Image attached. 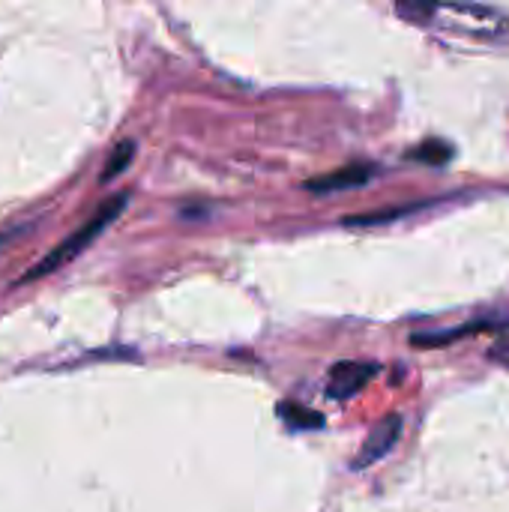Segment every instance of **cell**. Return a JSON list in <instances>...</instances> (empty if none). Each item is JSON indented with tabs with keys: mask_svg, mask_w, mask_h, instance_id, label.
Instances as JSON below:
<instances>
[{
	"mask_svg": "<svg viewBox=\"0 0 509 512\" xmlns=\"http://www.w3.org/2000/svg\"><path fill=\"white\" fill-rule=\"evenodd\" d=\"M489 357H492L495 363H501V366H507L509 369V336L507 339H501V342L492 348V354H489Z\"/></svg>",
	"mask_w": 509,
	"mask_h": 512,
	"instance_id": "30bf717a",
	"label": "cell"
},
{
	"mask_svg": "<svg viewBox=\"0 0 509 512\" xmlns=\"http://www.w3.org/2000/svg\"><path fill=\"white\" fill-rule=\"evenodd\" d=\"M126 204H129V195H114V198H108L96 213H93V219L78 231V234H69L57 249H51L30 273H24L21 276V282H33V279H39V276H45V273H54V270H60L66 261H72L75 255H81L93 240H99V234L126 210Z\"/></svg>",
	"mask_w": 509,
	"mask_h": 512,
	"instance_id": "6da1fadb",
	"label": "cell"
},
{
	"mask_svg": "<svg viewBox=\"0 0 509 512\" xmlns=\"http://www.w3.org/2000/svg\"><path fill=\"white\" fill-rule=\"evenodd\" d=\"M396 12H399V15H405V18L423 21V18L435 15V12H438V6H432V3H399V6H396Z\"/></svg>",
	"mask_w": 509,
	"mask_h": 512,
	"instance_id": "9c48e42d",
	"label": "cell"
},
{
	"mask_svg": "<svg viewBox=\"0 0 509 512\" xmlns=\"http://www.w3.org/2000/svg\"><path fill=\"white\" fill-rule=\"evenodd\" d=\"M375 177V165H345L339 171H330L324 177H315V180H306V189L309 192H318V195H327V192H342V189H354V186H363Z\"/></svg>",
	"mask_w": 509,
	"mask_h": 512,
	"instance_id": "277c9868",
	"label": "cell"
},
{
	"mask_svg": "<svg viewBox=\"0 0 509 512\" xmlns=\"http://www.w3.org/2000/svg\"><path fill=\"white\" fill-rule=\"evenodd\" d=\"M279 417L291 429H297V432H303V429H321L324 426V417L318 411H309V408H300V405H288V402L279 405Z\"/></svg>",
	"mask_w": 509,
	"mask_h": 512,
	"instance_id": "52a82bcc",
	"label": "cell"
},
{
	"mask_svg": "<svg viewBox=\"0 0 509 512\" xmlns=\"http://www.w3.org/2000/svg\"><path fill=\"white\" fill-rule=\"evenodd\" d=\"M378 363H357V360H348V363H336L330 369V384H327V396L336 399V402H348L354 399L375 375H378Z\"/></svg>",
	"mask_w": 509,
	"mask_h": 512,
	"instance_id": "7a4b0ae2",
	"label": "cell"
},
{
	"mask_svg": "<svg viewBox=\"0 0 509 512\" xmlns=\"http://www.w3.org/2000/svg\"><path fill=\"white\" fill-rule=\"evenodd\" d=\"M132 156H135V144H132V141H120V144L114 147V153H111V159H108V165H105L99 183H108V180H114L117 174H123V171L129 168Z\"/></svg>",
	"mask_w": 509,
	"mask_h": 512,
	"instance_id": "ba28073f",
	"label": "cell"
},
{
	"mask_svg": "<svg viewBox=\"0 0 509 512\" xmlns=\"http://www.w3.org/2000/svg\"><path fill=\"white\" fill-rule=\"evenodd\" d=\"M480 330H498L495 321H483V324H465L459 330H447V333H414L411 336V345L414 348H441V345H453L465 336H474Z\"/></svg>",
	"mask_w": 509,
	"mask_h": 512,
	"instance_id": "5b68a950",
	"label": "cell"
},
{
	"mask_svg": "<svg viewBox=\"0 0 509 512\" xmlns=\"http://www.w3.org/2000/svg\"><path fill=\"white\" fill-rule=\"evenodd\" d=\"M453 156H456L453 144H450V141H441V138H429V141H423V144L411 153V159L426 162V165H435V168L447 165Z\"/></svg>",
	"mask_w": 509,
	"mask_h": 512,
	"instance_id": "8992f818",
	"label": "cell"
},
{
	"mask_svg": "<svg viewBox=\"0 0 509 512\" xmlns=\"http://www.w3.org/2000/svg\"><path fill=\"white\" fill-rule=\"evenodd\" d=\"M399 435H402V417H399V414L384 417V420L369 432V438H366L360 456L354 459V471H363V468L381 462V459L399 444Z\"/></svg>",
	"mask_w": 509,
	"mask_h": 512,
	"instance_id": "3957f363",
	"label": "cell"
}]
</instances>
